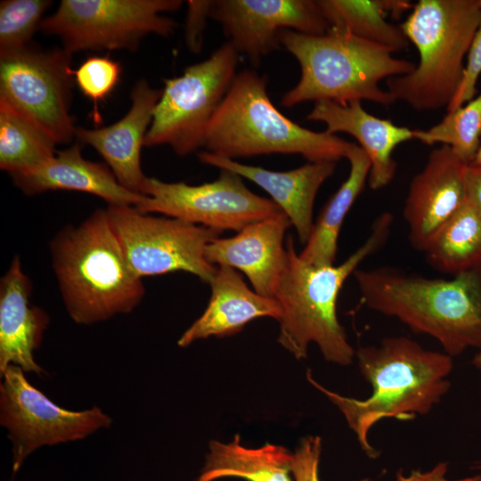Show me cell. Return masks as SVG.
<instances>
[{
  "instance_id": "obj_25",
  "label": "cell",
  "mask_w": 481,
  "mask_h": 481,
  "mask_svg": "<svg viewBox=\"0 0 481 481\" xmlns=\"http://www.w3.org/2000/svg\"><path fill=\"white\" fill-rule=\"evenodd\" d=\"M330 29L380 45L390 52L405 49L409 41L387 15H401L413 4L404 0H318Z\"/></svg>"
},
{
  "instance_id": "obj_17",
  "label": "cell",
  "mask_w": 481,
  "mask_h": 481,
  "mask_svg": "<svg viewBox=\"0 0 481 481\" xmlns=\"http://www.w3.org/2000/svg\"><path fill=\"white\" fill-rule=\"evenodd\" d=\"M161 94L162 90L140 79L132 88L131 106L122 118L108 126H78L75 131V137L92 146L104 159L118 183L136 193H141L146 177L141 166L142 148Z\"/></svg>"
},
{
  "instance_id": "obj_37",
  "label": "cell",
  "mask_w": 481,
  "mask_h": 481,
  "mask_svg": "<svg viewBox=\"0 0 481 481\" xmlns=\"http://www.w3.org/2000/svg\"><path fill=\"white\" fill-rule=\"evenodd\" d=\"M473 363L481 369V353H479L478 355H477L473 360Z\"/></svg>"
},
{
  "instance_id": "obj_35",
  "label": "cell",
  "mask_w": 481,
  "mask_h": 481,
  "mask_svg": "<svg viewBox=\"0 0 481 481\" xmlns=\"http://www.w3.org/2000/svg\"><path fill=\"white\" fill-rule=\"evenodd\" d=\"M464 183L467 203L481 214V166L467 165Z\"/></svg>"
},
{
  "instance_id": "obj_1",
  "label": "cell",
  "mask_w": 481,
  "mask_h": 481,
  "mask_svg": "<svg viewBox=\"0 0 481 481\" xmlns=\"http://www.w3.org/2000/svg\"><path fill=\"white\" fill-rule=\"evenodd\" d=\"M355 357L361 375L371 387L364 399L327 389L309 369L306 379L339 410L366 455L376 458L378 452L368 436L371 428L387 418L411 420L429 413L451 387L448 377L453 360L444 352L426 349L404 336L361 346Z\"/></svg>"
},
{
  "instance_id": "obj_28",
  "label": "cell",
  "mask_w": 481,
  "mask_h": 481,
  "mask_svg": "<svg viewBox=\"0 0 481 481\" xmlns=\"http://www.w3.org/2000/svg\"><path fill=\"white\" fill-rule=\"evenodd\" d=\"M413 139L427 145L441 143L451 148L465 165L473 162L481 144V91L426 130H413Z\"/></svg>"
},
{
  "instance_id": "obj_30",
  "label": "cell",
  "mask_w": 481,
  "mask_h": 481,
  "mask_svg": "<svg viewBox=\"0 0 481 481\" xmlns=\"http://www.w3.org/2000/svg\"><path fill=\"white\" fill-rule=\"evenodd\" d=\"M121 72L118 61L109 56H90L73 70L74 81L80 91L94 102V118L101 121L98 104L117 86Z\"/></svg>"
},
{
  "instance_id": "obj_8",
  "label": "cell",
  "mask_w": 481,
  "mask_h": 481,
  "mask_svg": "<svg viewBox=\"0 0 481 481\" xmlns=\"http://www.w3.org/2000/svg\"><path fill=\"white\" fill-rule=\"evenodd\" d=\"M181 0H62L40 29L61 38L62 48L80 51H135L148 35L169 37L176 22L163 13Z\"/></svg>"
},
{
  "instance_id": "obj_3",
  "label": "cell",
  "mask_w": 481,
  "mask_h": 481,
  "mask_svg": "<svg viewBox=\"0 0 481 481\" xmlns=\"http://www.w3.org/2000/svg\"><path fill=\"white\" fill-rule=\"evenodd\" d=\"M354 275L367 307L432 337L450 356L481 349V267L449 280L387 266Z\"/></svg>"
},
{
  "instance_id": "obj_33",
  "label": "cell",
  "mask_w": 481,
  "mask_h": 481,
  "mask_svg": "<svg viewBox=\"0 0 481 481\" xmlns=\"http://www.w3.org/2000/svg\"><path fill=\"white\" fill-rule=\"evenodd\" d=\"M212 1L190 0L187 2L185 42L188 49L199 53L202 48L203 35L209 18Z\"/></svg>"
},
{
  "instance_id": "obj_20",
  "label": "cell",
  "mask_w": 481,
  "mask_h": 481,
  "mask_svg": "<svg viewBox=\"0 0 481 481\" xmlns=\"http://www.w3.org/2000/svg\"><path fill=\"white\" fill-rule=\"evenodd\" d=\"M32 284L15 256L0 281V373L11 365L25 372L45 373L34 359L49 318L29 303Z\"/></svg>"
},
{
  "instance_id": "obj_9",
  "label": "cell",
  "mask_w": 481,
  "mask_h": 481,
  "mask_svg": "<svg viewBox=\"0 0 481 481\" xmlns=\"http://www.w3.org/2000/svg\"><path fill=\"white\" fill-rule=\"evenodd\" d=\"M239 55L227 42L180 76L166 79L144 146L168 145L180 156L203 147L208 124L236 76Z\"/></svg>"
},
{
  "instance_id": "obj_34",
  "label": "cell",
  "mask_w": 481,
  "mask_h": 481,
  "mask_svg": "<svg viewBox=\"0 0 481 481\" xmlns=\"http://www.w3.org/2000/svg\"><path fill=\"white\" fill-rule=\"evenodd\" d=\"M447 470V462H438L428 471L412 470L409 475L399 469L395 473V481H481V475L451 480L446 477Z\"/></svg>"
},
{
  "instance_id": "obj_23",
  "label": "cell",
  "mask_w": 481,
  "mask_h": 481,
  "mask_svg": "<svg viewBox=\"0 0 481 481\" xmlns=\"http://www.w3.org/2000/svg\"><path fill=\"white\" fill-rule=\"evenodd\" d=\"M293 453L282 445L245 447L235 435L230 443L211 440L197 481L240 477L248 481H292Z\"/></svg>"
},
{
  "instance_id": "obj_31",
  "label": "cell",
  "mask_w": 481,
  "mask_h": 481,
  "mask_svg": "<svg viewBox=\"0 0 481 481\" xmlns=\"http://www.w3.org/2000/svg\"><path fill=\"white\" fill-rule=\"evenodd\" d=\"M481 75V20L473 36L467 58L463 79L454 98L446 108L447 111L460 108L474 98L477 94V84Z\"/></svg>"
},
{
  "instance_id": "obj_13",
  "label": "cell",
  "mask_w": 481,
  "mask_h": 481,
  "mask_svg": "<svg viewBox=\"0 0 481 481\" xmlns=\"http://www.w3.org/2000/svg\"><path fill=\"white\" fill-rule=\"evenodd\" d=\"M23 372L11 364L1 374L0 422L12 443V478L36 449L85 438L109 428L112 421L97 406L81 412L58 406L32 386Z\"/></svg>"
},
{
  "instance_id": "obj_26",
  "label": "cell",
  "mask_w": 481,
  "mask_h": 481,
  "mask_svg": "<svg viewBox=\"0 0 481 481\" xmlns=\"http://www.w3.org/2000/svg\"><path fill=\"white\" fill-rule=\"evenodd\" d=\"M423 252L428 263L444 273L456 275L481 267V214L466 202Z\"/></svg>"
},
{
  "instance_id": "obj_29",
  "label": "cell",
  "mask_w": 481,
  "mask_h": 481,
  "mask_svg": "<svg viewBox=\"0 0 481 481\" xmlns=\"http://www.w3.org/2000/svg\"><path fill=\"white\" fill-rule=\"evenodd\" d=\"M52 4L48 0H4L0 3V53L31 45L40 29L43 15Z\"/></svg>"
},
{
  "instance_id": "obj_7",
  "label": "cell",
  "mask_w": 481,
  "mask_h": 481,
  "mask_svg": "<svg viewBox=\"0 0 481 481\" xmlns=\"http://www.w3.org/2000/svg\"><path fill=\"white\" fill-rule=\"evenodd\" d=\"M481 20V0H420L400 25L418 51L409 74L387 79L389 94L418 111L448 107L463 79Z\"/></svg>"
},
{
  "instance_id": "obj_16",
  "label": "cell",
  "mask_w": 481,
  "mask_h": 481,
  "mask_svg": "<svg viewBox=\"0 0 481 481\" xmlns=\"http://www.w3.org/2000/svg\"><path fill=\"white\" fill-rule=\"evenodd\" d=\"M290 225V220L281 211L245 226L232 237L215 239L207 245L205 257L216 266L241 271L257 293L274 298L286 265L283 241Z\"/></svg>"
},
{
  "instance_id": "obj_10",
  "label": "cell",
  "mask_w": 481,
  "mask_h": 481,
  "mask_svg": "<svg viewBox=\"0 0 481 481\" xmlns=\"http://www.w3.org/2000/svg\"><path fill=\"white\" fill-rule=\"evenodd\" d=\"M126 262L135 276L183 271L210 283L217 266L208 263L205 249L221 232L173 217L144 214L134 206L106 208Z\"/></svg>"
},
{
  "instance_id": "obj_2",
  "label": "cell",
  "mask_w": 481,
  "mask_h": 481,
  "mask_svg": "<svg viewBox=\"0 0 481 481\" xmlns=\"http://www.w3.org/2000/svg\"><path fill=\"white\" fill-rule=\"evenodd\" d=\"M393 220L391 213H381L365 241L338 265L314 266L305 262L296 251L292 236L287 238L286 265L273 298L281 309L277 341L296 359L306 358L309 344L314 343L327 362L341 366L353 363L355 350L338 319V297L349 275L384 246Z\"/></svg>"
},
{
  "instance_id": "obj_32",
  "label": "cell",
  "mask_w": 481,
  "mask_h": 481,
  "mask_svg": "<svg viewBox=\"0 0 481 481\" xmlns=\"http://www.w3.org/2000/svg\"><path fill=\"white\" fill-rule=\"evenodd\" d=\"M322 441L319 436L302 438L293 452L292 477L294 481H321L319 465Z\"/></svg>"
},
{
  "instance_id": "obj_11",
  "label": "cell",
  "mask_w": 481,
  "mask_h": 481,
  "mask_svg": "<svg viewBox=\"0 0 481 481\" xmlns=\"http://www.w3.org/2000/svg\"><path fill=\"white\" fill-rule=\"evenodd\" d=\"M71 56L63 48L32 45L0 53V102L29 118L56 144L69 143L77 128L70 115Z\"/></svg>"
},
{
  "instance_id": "obj_22",
  "label": "cell",
  "mask_w": 481,
  "mask_h": 481,
  "mask_svg": "<svg viewBox=\"0 0 481 481\" xmlns=\"http://www.w3.org/2000/svg\"><path fill=\"white\" fill-rule=\"evenodd\" d=\"M209 285L211 296L208 306L178 339L177 345L181 347L211 336L234 335L257 318L271 317L278 321L281 315L275 298L250 289L232 267L218 266Z\"/></svg>"
},
{
  "instance_id": "obj_36",
  "label": "cell",
  "mask_w": 481,
  "mask_h": 481,
  "mask_svg": "<svg viewBox=\"0 0 481 481\" xmlns=\"http://www.w3.org/2000/svg\"><path fill=\"white\" fill-rule=\"evenodd\" d=\"M471 165L481 166V144Z\"/></svg>"
},
{
  "instance_id": "obj_24",
  "label": "cell",
  "mask_w": 481,
  "mask_h": 481,
  "mask_svg": "<svg viewBox=\"0 0 481 481\" xmlns=\"http://www.w3.org/2000/svg\"><path fill=\"white\" fill-rule=\"evenodd\" d=\"M346 158L350 164L348 176L323 207L299 253L305 262L314 266L334 265L341 226L369 177L371 162L358 144L350 143Z\"/></svg>"
},
{
  "instance_id": "obj_4",
  "label": "cell",
  "mask_w": 481,
  "mask_h": 481,
  "mask_svg": "<svg viewBox=\"0 0 481 481\" xmlns=\"http://www.w3.org/2000/svg\"><path fill=\"white\" fill-rule=\"evenodd\" d=\"M50 249L62 299L77 323L130 313L143 298L142 279L131 271L106 209L64 227Z\"/></svg>"
},
{
  "instance_id": "obj_15",
  "label": "cell",
  "mask_w": 481,
  "mask_h": 481,
  "mask_svg": "<svg viewBox=\"0 0 481 481\" xmlns=\"http://www.w3.org/2000/svg\"><path fill=\"white\" fill-rule=\"evenodd\" d=\"M465 165L450 147L433 150L412 180L404 208L412 246L424 251L437 231L467 202Z\"/></svg>"
},
{
  "instance_id": "obj_18",
  "label": "cell",
  "mask_w": 481,
  "mask_h": 481,
  "mask_svg": "<svg viewBox=\"0 0 481 481\" xmlns=\"http://www.w3.org/2000/svg\"><path fill=\"white\" fill-rule=\"evenodd\" d=\"M197 156L206 165L236 173L264 189L289 217L299 241L307 242L314 224L313 212L316 194L334 173L337 162H308L292 170L278 172L242 164L207 151Z\"/></svg>"
},
{
  "instance_id": "obj_19",
  "label": "cell",
  "mask_w": 481,
  "mask_h": 481,
  "mask_svg": "<svg viewBox=\"0 0 481 481\" xmlns=\"http://www.w3.org/2000/svg\"><path fill=\"white\" fill-rule=\"evenodd\" d=\"M306 119L324 123L325 131L330 134L343 132L355 138L370 159L368 183L374 191L387 186L395 175L397 163L393 158L394 150L413 139V130L371 115L360 101L314 102Z\"/></svg>"
},
{
  "instance_id": "obj_38",
  "label": "cell",
  "mask_w": 481,
  "mask_h": 481,
  "mask_svg": "<svg viewBox=\"0 0 481 481\" xmlns=\"http://www.w3.org/2000/svg\"><path fill=\"white\" fill-rule=\"evenodd\" d=\"M476 469H481V461L476 466Z\"/></svg>"
},
{
  "instance_id": "obj_27",
  "label": "cell",
  "mask_w": 481,
  "mask_h": 481,
  "mask_svg": "<svg viewBox=\"0 0 481 481\" xmlns=\"http://www.w3.org/2000/svg\"><path fill=\"white\" fill-rule=\"evenodd\" d=\"M56 143L37 124L0 102V168L23 173L52 159Z\"/></svg>"
},
{
  "instance_id": "obj_12",
  "label": "cell",
  "mask_w": 481,
  "mask_h": 481,
  "mask_svg": "<svg viewBox=\"0 0 481 481\" xmlns=\"http://www.w3.org/2000/svg\"><path fill=\"white\" fill-rule=\"evenodd\" d=\"M140 192L144 197L135 208L142 213H160L221 232H238L282 211L272 200L252 192L241 176L224 169L215 181L200 185L146 176Z\"/></svg>"
},
{
  "instance_id": "obj_14",
  "label": "cell",
  "mask_w": 481,
  "mask_h": 481,
  "mask_svg": "<svg viewBox=\"0 0 481 481\" xmlns=\"http://www.w3.org/2000/svg\"><path fill=\"white\" fill-rule=\"evenodd\" d=\"M209 18L252 66L281 45L285 30L323 35L330 29L318 0H216Z\"/></svg>"
},
{
  "instance_id": "obj_5",
  "label": "cell",
  "mask_w": 481,
  "mask_h": 481,
  "mask_svg": "<svg viewBox=\"0 0 481 481\" xmlns=\"http://www.w3.org/2000/svg\"><path fill=\"white\" fill-rule=\"evenodd\" d=\"M280 39L301 70L298 84L281 97L284 107L323 100L391 105L395 100L379 82L407 75L416 67L380 45L333 29L323 35L285 30Z\"/></svg>"
},
{
  "instance_id": "obj_21",
  "label": "cell",
  "mask_w": 481,
  "mask_h": 481,
  "mask_svg": "<svg viewBox=\"0 0 481 481\" xmlns=\"http://www.w3.org/2000/svg\"><path fill=\"white\" fill-rule=\"evenodd\" d=\"M14 184L25 194L48 191H77L104 200L108 205L137 206L144 195L122 186L107 164L88 160L75 143L41 166L11 175Z\"/></svg>"
},
{
  "instance_id": "obj_6",
  "label": "cell",
  "mask_w": 481,
  "mask_h": 481,
  "mask_svg": "<svg viewBox=\"0 0 481 481\" xmlns=\"http://www.w3.org/2000/svg\"><path fill=\"white\" fill-rule=\"evenodd\" d=\"M266 87L265 76L249 69L236 74L207 128V151L231 159L273 153L299 154L308 162L346 158L350 142L293 122L273 105Z\"/></svg>"
}]
</instances>
